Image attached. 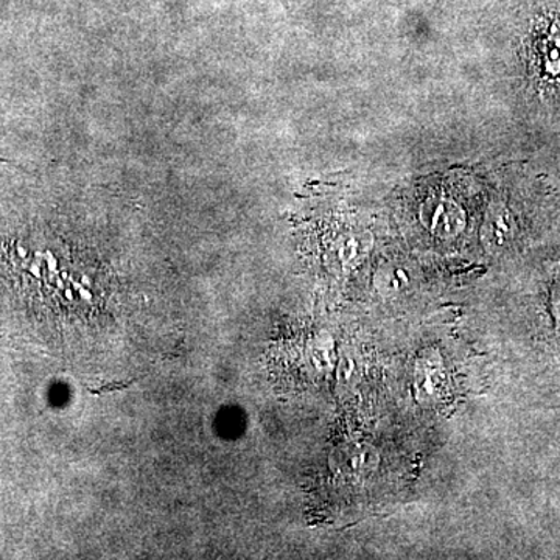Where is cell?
I'll use <instances>...</instances> for the list:
<instances>
[{
    "label": "cell",
    "mask_w": 560,
    "mask_h": 560,
    "mask_svg": "<svg viewBox=\"0 0 560 560\" xmlns=\"http://www.w3.org/2000/svg\"><path fill=\"white\" fill-rule=\"evenodd\" d=\"M422 220L434 235L442 238L455 237L464 228L463 210L451 201L434 202L423 212Z\"/></svg>",
    "instance_id": "1"
},
{
    "label": "cell",
    "mask_w": 560,
    "mask_h": 560,
    "mask_svg": "<svg viewBox=\"0 0 560 560\" xmlns=\"http://www.w3.org/2000/svg\"><path fill=\"white\" fill-rule=\"evenodd\" d=\"M486 241L493 245H503L511 237L510 213L503 209H495L489 212L485 223Z\"/></svg>",
    "instance_id": "2"
},
{
    "label": "cell",
    "mask_w": 560,
    "mask_h": 560,
    "mask_svg": "<svg viewBox=\"0 0 560 560\" xmlns=\"http://www.w3.org/2000/svg\"><path fill=\"white\" fill-rule=\"evenodd\" d=\"M135 381H114L105 383L101 388H90V393L94 396H103V394L119 393L121 389L130 388Z\"/></svg>",
    "instance_id": "3"
},
{
    "label": "cell",
    "mask_w": 560,
    "mask_h": 560,
    "mask_svg": "<svg viewBox=\"0 0 560 560\" xmlns=\"http://www.w3.org/2000/svg\"><path fill=\"white\" fill-rule=\"evenodd\" d=\"M555 304H556V308H558V313H559V316H560V287H559V290L556 291Z\"/></svg>",
    "instance_id": "4"
}]
</instances>
